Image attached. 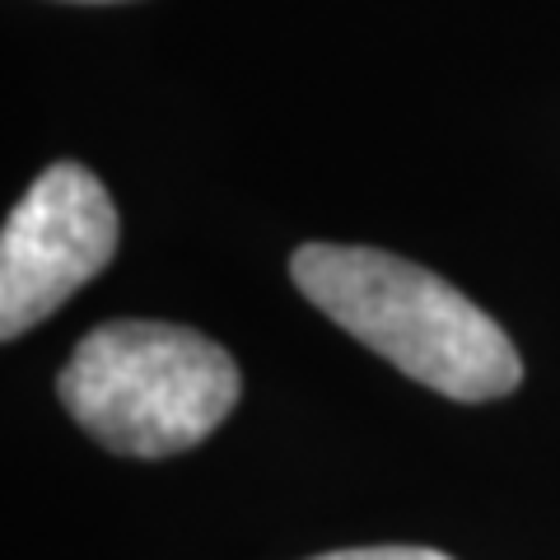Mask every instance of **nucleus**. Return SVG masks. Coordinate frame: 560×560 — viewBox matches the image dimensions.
<instances>
[{"instance_id": "obj_2", "label": "nucleus", "mask_w": 560, "mask_h": 560, "mask_svg": "<svg viewBox=\"0 0 560 560\" xmlns=\"http://www.w3.org/2000/svg\"><path fill=\"white\" fill-rule=\"evenodd\" d=\"M243 374L220 341L173 323H103L57 374L61 407L121 458L197 448L238 407Z\"/></svg>"}, {"instance_id": "obj_3", "label": "nucleus", "mask_w": 560, "mask_h": 560, "mask_svg": "<svg viewBox=\"0 0 560 560\" xmlns=\"http://www.w3.org/2000/svg\"><path fill=\"white\" fill-rule=\"evenodd\" d=\"M117 206L84 164H51L0 234V337L51 318L117 253Z\"/></svg>"}, {"instance_id": "obj_1", "label": "nucleus", "mask_w": 560, "mask_h": 560, "mask_svg": "<svg viewBox=\"0 0 560 560\" xmlns=\"http://www.w3.org/2000/svg\"><path fill=\"white\" fill-rule=\"evenodd\" d=\"M290 280L360 346L453 401H495L523 383V360L504 327L407 257L304 243L290 257Z\"/></svg>"}, {"instance_id": "obj_5", "label": "nucleus", "mask_w": 560, "mask_h": 560, "mask_svg": "<svg viewBox=\"0 0 560 560\" xmlns=\"http://www.w3.org/2000/svg\"><path fill=\"white\" fill-rule=\"evenodd\" d=\"M84 5H103V0H84Z\"/></svg>"}, {"instance_id": "obj_4", "label": "nucleus", "mask_w": 560, "mask_h": 560, "mask_svg": "<svg viewBox=\"0 0 560 560\" xmlns=\"http://www.w3.org/2000/svg\"><path fill=\"white\" fill-rule=\"evenodd\" d=\"M313 560H448V556L430 547H355V551H327Z\"/></svg>"}]
</instances>
